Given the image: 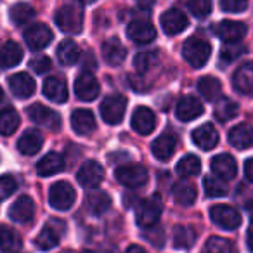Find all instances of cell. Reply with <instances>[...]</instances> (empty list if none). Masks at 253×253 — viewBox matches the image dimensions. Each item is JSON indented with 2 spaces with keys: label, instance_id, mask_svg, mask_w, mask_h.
<instances>
[{
  "label": "cell",
  "instance_id": "cell-12",
  "mask_svg": "<svg viewBox=\"0 0 253 253\" xmlns=\"http://www.w3.org/2000/svg\"><path fill=\"white\" fill-rule=\"evenodd\" d=\"M126 35L137 43H149L156 39V28L148 19H135L126 26Z\"/></svg>",
  "mask_w": 253,
  "mask_h": 253
},
{
  "label": "cell",
  "instance_id": "cell-13",
  "mask_svg": "<svg viewBox=\"0 0 253 253\" xmlns=\"http://www.w3.org/2000/svg\"><path fill=\"white\" fill-rule=\"evenodd\" d=\"M160 23H162V28L167 35H179L189 25L187 16L179 9H169L167 12H163L162 18H160Z\"/></svg>",
  "mask_w": 253,
  "mask_h": 253
},
{
  "label": "cell",
  "instance_id": "cell-47",
  "mask_svg": "<svg viewBox=\"0 0 253 253\" xmlns=\"http://www.w3.org/2000/svg\"><path fill=\"white\" fill-rule=\"evenodd\" d=\"M224 12H243L248 7V0H220Z\"/></svg>",
  "mask_w": 253,
  "mask_h": 253
},
{
  "label": "cell",
  "instance_id": "cell-36",
  "mask_svg": "<svg viewBox=\"0 0 253 253\" xmlns=\"http://www.w3.org/2000/svg\"><path fill=\"white\" fill-rule=\"evenodd\" d=\"M198 88H200V94L203 95L207 101H218L222 94V85L220 82L215 77H203L198 84Z\"/></svg>",
  "mask_w": 253,
  "mask_h": 253
},
{
  "label": "cell",
  "instance_id": "cell-38",
  "mask_svg": "<svg viewBox=\"0 0 253 253\" xmlns=\"http://www.w3.org/2000/svg\"><path fill=\"white\" fill-rule=\"evenodd\" d=\"M238 111H239V106L232 99L220 97L217 101V106H215V118L218 122H229V120H232L238 115Z\"/></svg>",
  "mask_w": 253,
  "mask_h": 253
},
{
  "label": "cell",
  "instance_id": "cell-45",
  "mask_svg": "<svg viewBox=\"0 0 253 253\" xmlns=\"http://www.w3.org/2000/svg\"><path fill=\"white\" fill-rule=\"evenodd\" d=\"M187 7L194 18H207L211 11V0H187Z\"/></svg>",
  "mask_w": 253,
  "mask_h": 253
},
{
  "label": "cell",
  "instance_id": "cell-17",
  "mask_svg": "<svg viewBox=\"0 0 253 253\" xmlns=\"http://www.w3.org/2000/svg\"><path fill=\"white\" fill-rule=\"evenodd\" d=\"M193 142L203 151H210L218 144V132L215 130V126L210 123H203L193 130Z\"/></svg>",
  "mask_w": 253,
  "mask_h": 253
},
{
  "label": "cell",
  "instance_id": "cell-30",
  "mask_svg": "<svg viewBox=\"0 0 253 253\" xmlns=\"http://www.w3.org/2000/svg\"><path fill=\"white\" fill-rule=\"evenodd\" d=\"M111 207V198L104 191H94L85 200V208L90 215H102Z\"/></svg>",
  "mask_w": 253,
  "mask_h": 253
},
{
  "label": "cell",
  "instance_id": "cell-19",
  "mask_svg": "<svg viewBox=\"0 0 253 253\" xmlns=\"http://www.w3.org/2000/svg\"><path fill=\"white\" fill-rule=\"evenodd\" d=\"M175 115L182 122H193L198 116L203 115V104L194 95H186L179 101L175 108Z\"/></svg>",
  "mask_w": 253,
  "mask_h": 253
},
{
  "label": "cell",
  "instance_id": "cell-42",
  "mask_svg": "<svg viewBox=\"0 0 253 253\" xmlns=\"http://www.w3.org/2000/svg\"><path fill=\"white\" fill-rule=\"evenodd\" d=\"M156 63H158V52H155V50L139 52V54H135V57H134V68L139 73L149 71Z\"/></svg>",
  "mask_w": 253,
  "mask_h": 253
},
{
  "label": "cell",
  "instance_id": "cell-2",
  "mask_svg": "<svg viewBox=\"0 0 253 253\" xmlns=\"http://www.w3.org/2000/svg\"><path fill=\"white\" fill-rule=\"evenodd\" d=\"M115 177L122 186L130 187V189H137V187L144 186L149 179L146 167L139 165V163H130V165L118 167L115 172Z\"/></svg>",
  "mask_w": 253,
  "mask_h": 253
},
{
  "label": "cell",
  "instance_id": "cell-51",
  "mask_svg": "<svg viewBox=\"0 0 253 253\" xmlns=\"http://www.w3.org/2000/svg\"><path fill=\"white\" fill-rule=\"evenodd\" d=\"M135 4L142 9H151L156 4V0H135Z\"/></svg>",
  "mask_w": 253,
  "mask_h": 253
},
{
  "label": "cell",
  "instance_id": "cell-54",
  "mask_svg": "<svg viewBox=\"0 0 253 253\" xmlns=\"http://www.w3.org/2000/svg\"><path fill=\"white\" fill-rule=\"evenodd\" d=\"M78 2H80V4H85V5H87V4H94L95 0H78Z\"/></svg>",
  "mask_w": 253,
  "mask_h": 253
},
{
  "label": "cell",
  "instance_id": "cell-52",
  "mask_svg": "<svg viewBox=\"0 0 253 253\" xmlns=\"http://www.w3.org/2000/svg\"><path fill=\"white\" fill-rule=\"evenodd\" d=\"M246 243H248V248L253 252V222H252V224H250L248 234H246Z\"/></svg>",
  "mask_w": 253,
  "mask_h": 253
},
{
  "label": "cell",
  "instance_id": "cell-29",
  "mask_svg": "<svg viewBox=\"0 0 253 253\" xmlns=\"http://www.w3.org/2000/svg\"><path fill=\"white\" fill-rule=\"evenodd\" d=\"M21 248V236L9 225H0V250L4 253H18Z\"/></svg>",
  "mask_w": 253,
  "mask_h": 253
},
{
  "label": "cell",
  "instance_id": "cell-46",
  "mask_svg": "<svg viewBox=\"0 0 253 253\" xmlns=\"http://www.w3.org/2000/svg\"><path fill=\"white\" fill-rule=\"evenodd\" d=\"M18 189V182L12 175H0V201L7 200Z\"/></svg>",
  "mask_w": 253,
  "mask_h": 253
},
{
  "label": "cell",
  "instance_id": "cell-35",
  "mask_svg": "<svg viewBox=\"0 0 253 253\" xmlns=\"http://www.w3.org/2000/svg\"><path fill=\"white\" fill-rule=\"evenodd\" d=\"M80 47L73 42V40H64L57 47V57H59L61 64L64 66H71L80 59Z\"/></svg>",
  "mask_w": 253,
  "mask_h": 253
},
{
  "label": "cell",
  "instance_id": "cell-50",
  "mask_svg": "<svg viewBox=\"0 0 253 253\" xmlns=\"http://www.w3.org/2000/svg\"><path fill=\"white\" fill-rule=\"evenodd\" d=\"M245 175L250 182H253V158H248L245 162Z\"/></svg>",
  "mask_w": 253,
  "mask_h": 253
},
{
  "label": "cell",
  "instance_id": "cell-22",
  "mask_svg": "<svg viewBox=\"0 0 253 253\" xmlns=\"http://www.w3.org/2000/svg\"><path fill=\"white\" fill-rule=\"evenodd\" d=\"M71 126L80 135H88L95 130V116L90 109H75L71 115Z\"/></svg>",
  "mask_w": 253,
  "mask_h": 253
},
{
  "label": "cell",
  "instance_id": "cell-26",
  "mask_svg": "<svg viewBox=\"0 0 253 253\" xmlns=\"http://www.w3.org/2000/svg\"><path fill=\"white\" fill-rule=\"evenodd\" d=\"M102 57L111 66H118V64H122L125 61L126 49L118 39H109L102 43Z\"/></svg>",
  "mask_w": 253,
  "mask_h": 253
},
{
  "label": "cell",
  "instance_id": "cell-6",
  "mask_svg": "<svg viewBox=\"0 0 253 253\" xmlns=\"http://www.w3.org/2000/svg\"><path fill=\"white\" fill-rule=\"evenodd\" d=\"M210 218L213 220L215 225L227 229V231H232L241 224V215L231 205H213L210 208Z\"/></svg>",
  "mask_w": 253,
  "mask_h": 253
},
{
  "label": "cell",
  "instance_id": "cell-27",
  "mask_svg": "<svg viewBox=\"0 0 253 253\" xmlns=\"http://www.w3.org/2000/svg\"><path fill=\"white\" fill-rule=\"evenodd\" d=\"M43 146V137L40 132L37 130H28L19 137L18 141V149L21 155L25 156H32V155H37V153L42 149Z\"/></svg>",
  "mask_w": 253,
  "mask_h": 253
},
{
  "label": "cell",
  "instance_id": "cell-53",
  "mask_svg": "<svg viewBox=\"0 0 253 253\" xmlns=\"http://www.w3.org/2000/svg\"><path fill=\"white\" fill-rule=\"evenodd\" d=\"M126 253H148L146 252L142 246H139V245H132V246H128L126 248Z\"/></svg>",
  "mask_w": 253,
  "mask_h": 253
},
{
  "label": "cell",
  "instance_id": "cell-34",
  "mask_svg": "<svg viewBox=\"0 0 253 253\" xmlns=\"http://www.w3.org/2000/svg\"><path fill=\"white\" fill-rule=\"evenodd\" d=\"M196 241V231L189 225H177L173 229V246L177 250H191Z\"/></svg>",
  "mask_w": 253,
  "mask_h": 253
},
{
  "label": "cell",
  "instance_id": "cell-28",
  "mask_svg": "<svg viewBox=\"0 0 253 253\" xmlns=\"http://www.w3.org/2000/svg\"><path fill=\"white\" fill-rule=\"evenodd\" d=\"M64 169V160L61 155L57 153H49L45 155L39 163H37V173L40 177H50V175H56L57 172Z\"/></svg>",
  "mask_w": 253,
  "mask_h": 253
},
{
  "label": "cell",
  "instance_id": "cell-7",
  "mask_svg": "<svg viewBox=\"0 0 253 253\" xmlns=\"http://www.w3.org/2000/svg\"><path fill=\"white\" fill-rule=\"evenodd\" d=\"M126 109V99L120 94L109 95L102 101L101 104V116L109 125H118L125 116Z\"/></svg>",
  "mask_w": 253,
  "mask_h": 253
},
{
  "label": "cell",
  "instance_id": "cell-48",
  "mask_svg": "<svg viewBox=\"0 0 253 253\" xmlns=\"http://www.w3.org/2000/svg\"><path fill=\"white\" fill-rule=\"evenodd\" d=\"M30 66H32L33 70H35V73L43 75L45 71H49V70H50L52 63H50V59H49L47 56H39V57H35V59H32Z\"/></svg>",
  "mask_w": 253,
  "mask_h": 253
},
{
  "label": "cell",
  "instance_id": "cell-21",
  "mask_svg": "<svg viewBox=\"0 0 253 253\" xmlns=\"http://www.w3.org/2000/svg\"><path fill=\"white\" fill-rule=\"evenodd\" d=\"M177 148V137L172 132H165L162 134L155 142H153V155L158 158L160 162H169L173 156V151Z\"/></svg>",
  "mask_w": 253,
  "mask_h": 253
},
{
  "label": "cell",
  "instance_id": "cell-5",
  "mask_svg": "<svg viewBox=\"0 0 253 253\" xmlns=\"http://www.w3.org/2000/svg\"><path fill=\"white\" fill-rule=\"evenodd\" d=\"M56 23L61 32L77 35L82 32V26H84V14L75 5H63L56 14Z\"/></svg>",
  "mask_w": 253,
  "mask_h": 253
},
{
  "label": "cell",
  "instance_id": "cell-10",
  "mask_svg": "<svg viewBox=\"0 0 253 253\" xmlns=\"http://www.w3.org/2000/svg\"><path fill=\"white\" fill-rule=\"evenodd\" d=\"M28 116L32 122H35L37 125H42L45 128H50V130H57L61 125V118L54 109L47 108V106L40 104V102H35L28 108Z\"/></svg>",
  "mask_w": 253,
  "mask_h": 253
},
{
  "label": "cell",
  "instance_id": "cell-25",
  "mask_svg": "<svg viewBox=\"0 0 253 253\" xmlns=\"http://www.w3.org/2000/svg\"><path fill=\"white\" fill-rule=\"evenodd\" d=\"M234 88L241 94L253 95V63H245L234 73Z\"/></svg>",
  "mask_w": 253,
  "mask_h": 253
},
{
  "label": "cell",
  "instance_id": "cell-55",
  "mask_svg": "<svg viewBox=\"0 0 253 253\" xmlns=\"http://www.w3.org/2000/svg\"><path fill=\"white\" fill-rule=\"evenodd\" d=\"M2 99H4V90H2V87H0V102H2Z\"/></svg>",
  "mask_w": 253,
  "mask_h": 253
},
{
  "label": "cell",
  "instance_id": "cell-9",
  "mask_svg": "<svg viewBox=\"0 0 253 253\" xmlns=\"http://www.w3.org/2000/svg\"><path fill=\"white\" fill-rule=\"evenodd\" d=\"M77 180L80 186L88 187V189H95L104 180V169L95 160H87L80 167V170H78Z\"/></svg>",
  "mask_w": 253,
  "mask_h": 253
},
{
  "label": "cell",
  "instance_id": "cell-56",
  "mask_svg": "<svg viewBox=\"0 0 253 253\" xmlns=\"http://www.w3.org/2000/svg\"><path fill=\"white\" fill-rule=\"evenodd\" d=\"M82 253H94V252H90V250H85V252H82Z\"/></svg>",
  "mask_w": 253,
  "mask_h": 253
},
{
  "label": "cell",
  "instance_id": "cell-44",
  "mask_svg": "<svg viewBox=\"0 0 253 253\" xmlns=\"http://www.w3.org/2000/svg\"><path fill=\"white\" fill-rule=\"evenodd\" d=\"M245 45H241L239 42L236 43H227V45L222 47L220 50V59L224 61V63H232V61H236L239 56H243L245 54Z\"/></svg>",
  "mask_w": 253,
  "mask_h": 253
},
{
  "label": "cell",
  "instance_id": "cell-20",
  "mask_svg": "<svg viewBox=\"0 0 253 253\" xmlns=\"http://www.w3.org/2000/svg\"><path fill=\"white\" fill-rule=\"evenodd\" d=\"M215 33H217L218 39L225 40L227 43H236L246 35V26H245V23L225 19V21L218 23Z\"/></svg>",
  "mask_w": 253,
  "mask_h": 253
},
{
  "label": "cell",
  "instance_id": "cell-32",
  "mask_svg": "<svg viewBox=\"0 0 253 253\" xmlns=\"http://www.w3.org/2000/svg\"><path fill=\"white\" fill-rule=\"evenodd\" d=\"M59 239H61V232H57V229L54 227V222H50V224L45 225V227L40 231V234L35 238V245L39 250L47 252V250L56 248V246L59 245Z\"/></svg>",
  "mask_w": 253,
  "mask_h": 253
},
{
  "label": "cell",
  "instance_id": "cell-41",
  "mask_svg": "<svg viewBox=\"0 0 253 253\" xmlns=\"http://www.w3.org/2000/svg\"><path fill=\"white\" fill-rule=\"evenodd\" d=\"M201 253H236L234 246L229 239L225 238H218V236H211L207 239Z\"/></svg>",
  "mask_w": 253,
  "mask_h": 253
},
{
  "label": "cell",
  "instance_id": "cell-15",
  "mask_svg": "<svg viewBox=\"0 0 253 253\" xmlns=\"http://www.w3.org/2000/svg\"><path fill=\"white\" fill-rule=\"evenodd\" d=\"M35 215V203L30 196H19L14 203L9 208V217L11 220L19 222V224H26L30 222Z\"/></svg>",
  "mask_w": 253,
  "mask_h": 253
},
{
  "label": "cell",
  "instance_id": "cell-8",
  "mask_svg": "<svg viewBox=\"0 0 253 253\" xmlns=\"http://www.w3.org/2000/svg\"><path fill=\"white\" fill-rule=\"evenodd\" d=\"M23 37H25L26 45L32 50H42L52 42L54 33H52V30L47 25H43V23H35V25L28 26V28L25 30Z\"/></svg>",
  "mask_w": 253,
  "mask_h": 253
},
{
  "label": "cell",
  "instance_id": "cell-1",
  "mask_svg": "<svg viewBox=\"0 0 253 253\" xmlns=\"http://www.w3.org/2000/svg\"><path fill=\"white\" fill-rule=\"evenodd\" d=\"M163 211V201L160 194H153L148 200H144L137 208V213H135V220L141 227H153L156 222L160 220Z\"/></svg>",
  "mask_w": 253,
  "mask_h": 253
},
{
  "label": "cell",
  "instance_id": "cell-43",
  "mask_svg": "<svg viewBox=\"0 0 253 253\" xmlns=\"http://www.w3.org/2000/svg\"><path fill=\"white\" fill-rule=\"evenodd\" d=\"M203 187L207 196L210 198H222L227 194V186L224 184V180L218 179V177H205L203 180Z\"/></svg>",
  "mask_w": 253,
  "mask_h": 253
},
{
  "label": "cell",
  "instance_id": "cell-23",
  "mask_svg": "<svg viewBox=\"0 0 253 253\" xmlns=\"http://www.w3.org/2000/svg\"><path fill=\"white\" fill-rule=\"evenodd\" d=\"M211 170L218 179L232 180L238 173V165L231 155H217L211 160Z\"/></svg>",
  "mask_w": 253,
  "mask_h": 253
},
{
  "label": "cell",
  "instance_id": "cell-3",
  "mask_svg": "<svg viewBox=\"0 0 253 253\" xmlns=\"http://www.w3.org/2000/svg\"><path fill=\"white\" fill-rule=\"evenodd\" d=\"M182 54L193 68H203L210 59L211 45L201 39H187L182 47Z\"/></svg>",
  "mask_w": 253,
  "mask_h": 253
},
{
  "label": "cell",
  "instance_id": "cell-31",
  "mask_svg": "<svg viewBox=\"0 0 253 253\" xmlns=\"http://www.w3.org/2000/svg\"><path fill=\"white\" fill-rule=\"evenodd\" d=\"M23 59V50L16 42H5L0 47V68H14Z\"/></svg>",
  "mask_w": 253,
  "mask_h": 253
},
{
  "label": "cell",
  "instance_id": "cell-49",
  "mask_svg": "<svg viewBox=\"0 0 253 253\" xmlns=\"http://www.w3.org/2000/svg\"><path fill=\"white\" fill-rule=\"evenodd\" d=\"M142 78H139V77H130V85H132V88H135V90H148V85H144L142 84Z\"/></svg>",
  "mask_w": 253,
  "mask_h": 253
},
{
  "label": "cell",
  "instance_id": "cell-4",
  "mask_svg": "<svg viewBox=\"0 0 253 253\" xmlns=\"http://www.w3.org/2000/svg\"><path fill=\"white\" fill-rule=\"evenodd\" d=\"M75 200H77V193H75L73 186L66 180H59V182L52 184L49 189V203L56 210H70L73 207Z\"/></svg>",
  "mask_w": 253,
  "mask_h": 253
},
{
  "label": "cell",
  "instance_id": "cell-40",
  "mask_svg": "<svg viewBox=\"0 0 253 253\" xmlns=\"http://www.w3.org/2000/svg\"><path fill=\"white\" fill-rule=\"evenodd\" d=\"M177 173L182 177H193L201 172V160L194 155H186L182 160H179L175 167Z\"/></svg>",
  "mask_w": 253,
  "mask_h": 253
},
{
  "label": "cell",
  "instance_id": "cell-18",
  "mask_svg": "<svg viewBox=\"0 0 253 253\" xmlns=\"http://www.w3.org/2000/svg\"><path fill=\"white\" fill-rule=\"evenodd\" d=\"M229 144L236 149H248L253 146V126L250 123H239L229 130Z\"/></svg>",
  "mask_w": 253,
  "mask_h": 253
},
{
  "label": "cell",
  "instance_id": "cell-14",
  "mask_svg": "<svg viewBox=\"0 0 253 253\" xmlns=\"http://www.w3.org/2000/svg\"><path fill=\"white\" fill-rule=\"evenodd\" d=\"M156 126V116L146 106H139L132 115V128L141 135H149Z\"/></svg>",
  "mask_w": 253,
  "mask_h": 253
},
{
  "label": "cell",
  "instance_id": "cell-33",
  "mask_svg": "<svg viewBox=\"0 0 253 253\" xmlns=\"http://www.w3.org/2000/svg\"><path fill=\"white\" fill-rule=\"evenodd\" d=\"M172 193H173V200L179 205H182V207H191V205L196 201V196H198L196 187L191 182H187V180L177 182L175 186H173Z\"/></svg>",
  "mask_w": 253,
  "mask_h": 253
},
{
  "label": "cell",
  "instance_id": "cell-39",
  "mask_svg": "<svg viewBox=\"0 0 253 253\" xmlns=\"http://www.w3.org/2000/svg\"><path fill=\"white\" fill-rule=\"evenodd\" d=\"M11 21L18 26L28 25L33 18H35V9L30 4H25V2H19V4L12 5L11 9Z\"/></svg>",
  "mask_w": 253,
  "mask_h": 253
},
{
  "label": "cell",
  "instance_id": "cell-37",
  "mask_svg": "<svg viewBox=\"0 0 253 253\" xmlns=\"http://www.w3.org/2000/svg\"><path fill=\"white\" fill-rule=\"evenodd\" d=\"M19 126V115L16 109L5 108L0 111V134L2 135H12Z\"/></svg>",
  "mask_w": 253,
  "mask_h": 253
},
{
  "label": "cell",
  "instance_id": "cell-24",
  "mask_svg": "<svg viewBox=\"0 0 253 253\" xmlns=\"http://www.w3.org/2000/svg\"><path fill=\"white\" fill-rule=\"evenodd\" d=\"M43 95H45L49 101L57 102V104H63L68 101V87L64 84L63 78L50 77L43 82Z\"/></svg>",
  "mask_w": 253,
  "mask_h": 253
},
{
  "label": "cell",
  "instance_id": "cell-11",
  "mask_svg": "<svg viewBox=\"0 0 253 253\" xmlns=\"http://www.w3.org/2000/svg\"><path fill=\"white\" fill-rule=\"evenodd\" d=\"M101 92L99 82L95 80L94 75L90 73H82L75 80V95L80 101H94Z\"/></svg>",
  "mask_w": 253,
  "mask_h": 253
},
{
  "label": "cell",
  "instance_id": "cell-16",
  "mask_svg": "<svg viewBox=\"0 0 253 253\" xmlns=\"http://www.w3.org/2000/svg\"><path fill=\"white\" fill-rule=\"evenodd\" d=\"M9 88H11V92L16 97L28 99L35 92V80L28 73L21 71V73H16L9 78Z\"/></svg>",
  "mask_w": 253,
  "mask_h": 253
}]
</instances>
